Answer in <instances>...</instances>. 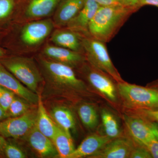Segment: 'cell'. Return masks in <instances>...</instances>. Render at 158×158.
<instances>
[{
    "instance_id": "23",
    "label": "cell",
    "mask_w": 158,
    "mask_h": 158,
    "mask_svg": "<svg viewBox=\"0 0 158 158\" xmlns=\"http://www.w3.org/2000/svg\"><path fill=\"white\" fill-rule=\"evenodd\" d=\"M79 117L83 125L87 128L93 129L98 124V115L95 108L92 105L82 104L78 108Z\"/></svg>"
},
{
    "instance_id": "30",
    "label": "cell",
    "mask_w": 158,
    "mask_h": 158,
    "mask_svg": "<svg viewBox=\"0 0 158 158\" xmlns=\"http://www.w3.org/2000/svg\"><path fill=\"white\" fill-rule=\"evenodd\" d=\"M140 145L135 147L134 148L130 157L131 158H152L151 155L144 146Z\"/></svg>"
},
{
    "instance_id": "3",
    "label": "cell",
    "mask_w": 158,
    "mask_h": 158,
    "mask_svg": "<svg viewBox=\"0 0 158 158\" xmlns=\"http://www.w3.org/2000/svg\"><path fill=\"white\" fill-rule=\"evenodd\" d=\"M138 10L121 4L100 6L90 22L88 33L106 43L113 38L128 19Z\"/></svg>"
},
{
    "instance_id": "27",
    "label": "cell",
    "mask_w": 158,
    "mask_h": 158,
    "mask_svg": "<svg viewBox=\"0 0 158 158\" xmlns=\"http://www.w3.org/2000/svg\"><path fill=\"white\" fill-rule=\"evenodd\" d=\"M5 156L8 158H25L27 156L21 148L7 142L5 148Z\"/></svg>"
},
{
    "instance_id": "18",
    "label": "cell",
    "mask_w": 158,
    "mask_h": 158,
    "mask_svg": "<svg viewBox=\"0 0 158 158\" xmlns=\"http://www.w3.org/2000/svg\"><path fill=\"white\" fill-rule=\"evenodd\" d=\"M25 138L31 147L41 157L59 156L52 140L43 134L36 126L31 130Z\"/></svg>"
},
{
    "instance_id": "15",
    "label": "cell",
    "mask_w": 158,
    "mask_h": 158,
    "mask_svg": "<svg viewBox=\"0 0 158 158\" xmlns=\"http://www.w3.org/2000/svg\"><path fill=\"white\" fill-rule=\"evenodd\" d=\"M135 147L129 139L119 137L113 139L90 158H130Z\"/></svg>"
},
{
    "instance_id": "34",
    "label": "cell",
    "mask_w": 158,
    "mask_h": 158,
    "mask_svg": "<svg viewBox=\"0 0 158 158\" xmlns=\"http://www.w3.org/2000/svg\"><path fill=\"white\" fill-rule=\"evenodd\" d=\"M7 141L5 138L0 135V157L5 156V148Z\"/></svg>"
},
{
    "instance_id": "17",
    "label": "cell",
    "mask_w": 158,
    "mask_h": 158,
    "mask_svg": "<svg viewBox=\"0 0 158 158\" xmlns=\"http://www.w3.org/2000/svg\"><path fill=\"white\" fill-rule=\"evenodd\" d=\"M100 6L94 0H85L83 8L69 23L66 27L78 32L83 36L89 35V24Z\"/></svg>"
},
{
    "instance_id": "1",
    "label": "cell",
    "mask_w": 158,
    "mask_h": 158,
    "mask_svg": "<svg viewBox=\"0 0 158 158\" xmlns=\"http://www.w3.org/2000/svg\"><path fill=\"white\" fill-rule=\"evenodd\" d=\"M55 28L52 18L16 23L0 45L14 55L35 53L42 48Z\"/></svg>"
},
{
    "instance_id": "35",
    "label": "cell",
    "mask_w": 158,
    "mask_h": 158,
    "mask_svg": "<svg viewBox=\"0 0 158 158\" xmlns=\"http://www.w3.org/2000/svg\"><path fill=\"white\" fill-rule=\"evenodd\" d=\"M8 118L9 117L7 115V112L4 110L2 107L0 105V122Z\"/></svg>"
},
{
    "instance_id": "31",
    "label": "cell",
    "mask_w": 158,
    "mask_h": 158,
    "mask_svg": "<svg viewBox=\"0 0 158 158\" xmlns=\"http://www.w3.org/2000/svg\"><path fill=\"white\" fill-rule=\"evenodd\" d=\"M140 1V0H118V2L123 6L135 8L138 10L137 6Z\"/></svg>"
},
{
    "instance_id": "26",
    "label": "cell",
    "mask_w": 158,
    "mask_h": 158,
    "mask_svg": "<svg viewBox=\"0 0 158 158\" xmlns=\"http://www.w3.org/2000/svg\"><path fill=\"white\" fill-rule=\"evenodd\" d=\"M15 95L11 90L0 86V105L6 112Z\"/></svg>"
},
{
    "instance_id": "32",
    "label": "cell",
    "mask_w": 158,
    "mask_h": 158,
    "mask_svg": "<svg viewBox=\"0 0 158 158\" xmlns=\"http://www.w3.org/2000/svg\"><path fill=\"white\" fill-rule=\"evenodd\" d=\"M145 6H152L158 8V0H140L137 8L138 9Z\"/></svg>"
},
{
    "instance_id": "14",
    "label": "cell",
    "mask_w": 158,
    "mask_h": 158,
    "mask_svg": "<svg viewBox=\"0 0 158 158\" xmlns=\"http://www.w3.org/2000/svg\"><path fill=\"white\" fill-rule=\"evenodd\" d=\"M85 0H61L52 19L56 28L65 27L81 11Z\"/></svg>"
},
{
    "instance_id": "2",
    "label": "cell",
    "mask_w": 158,
    "mask_h": 158,
    "mask_svg": "<svg viewBox=\"0 0 158 158\" xmlns=\"http://www.w3.org/2000/svg\"><path fill=\"white\" fill-rule=\"evenodd\" d=\"M43 77L46 96L67 97L84 93L87 87L75 69L37 54L35 58Z\"/></svg>"
},
{
    "instance_id": "11",
    "label": "cell",
    "mask_w": 158,
    "mask_h": 158,
    "mask_svg": "<svg viewBox=\"0 0 158 158\" xmlns=\"http://www.w3.org/2000/svg\"><path fill=\"white\" fill-rule=\"evenodd\" d=\"M124 119L130 135L139 145L144 146L151 138H158V127L155 123L139 116H125Z\"/></svg>"
},
{
    "instance_id": "24",
    "label": "cell",
    "mask_w": 158,
    "mask_h": 158,
    "mask_svg": "<svg viewBox=\"0 0 158 158\" xmlns=\"http://www.w3.org/2000/svg\"><path fill=\"white\" fill-rule=\"evenodd\" d=\"M101 117L106 135L112 139L119 137L121 131L115 116L109 111L103 110Z\"/></svg>"
},
{
    "instance_id": "36",
    "label": "cell",
    "mask_w": 158,
    "mask_h": 158,
    "mask_svg": "<svg viewBox=\"0 0 158 158\" xmlns=\"http://www.w3.org/2000/svg\"><path fill=\"white\" fill-rule=\"evenodd\" d=\"M10 54V53L9 51L0 45V59H3Z\"/></svg>"
},
{
    "instance_id": "8",
    "label": "cell",
    "mask_w": 158,
    "mask_h": 158,
    "mask_svg": "<svg viewBox=\"0 0 158 158\" xmlns=\"http://www.w3.org/2000/svg\"><path fill=\"white\" fill-rule=\"evenodd\" d=\"M37 110L31 109L22 116L10 117L0 122V135L5 138L25 137L36 126Z\"/></svg>"
},
{
    "instance_id": "33",
    "label": "cell",
    "mask_w": 158,
    "mask_h": 158,
    "mask_svg": "<svg viewBox=\"0 0 158 158\" xmlns=\"http://www.w3.org/2000/svg\"><path fill=\"white\" fill-rule=\"evenodd\" d=\"M100 6H110L118 4V0H94Z\"/></svg>"
},
{
    "instance_id": "19",
    "label": "cell",
    "mask_w": 158,
    "mask_h": 158,
    "mask_svg": "<svg viewBox=\"0 0 158 158\" xmlns=\"http://www.w3.org/2000/svg\"><path fill=\"white\" fill-rule=\"evenodd\" d=\"M112 138L106 135L94 134L85 138L69 158H81L91 156L101 149L107 143L112 141Z\"/></svg>"
},
{
    "instance_id": "7",
    "label": "cell",
    "mask_w": 158,
    "mask_h": 158,
    "mask_svg": "<svg viewBox=\"0 0 158 158\" xmlns=\"http://www.w3.org/2000/svg\"><path fill=\"white\" fill-rule=\"evenodd\" d=\"M60 1L22 0L16 23L52 18Z\"/></svg>"
},
{
    "instance_id": "16",
    "label": "cell",
    "mask_w": 158,
    "mask_h": 158,
    "mask_svg": "<svg viewBox=\"0 0 158 158\" xmlns=\"http://www.w3.org/2000/svg\"><path fill=\"white\" fill-rule=\"evenodd\" d=\"M22 0H0V44L16 23Z\"/></svg>"
},
{
    "instance_id": "9",
    "label": "cell",
    "mask_w": 158,
    "mask_h": 158,
    "mask_svg": "<svg viewBox=\"0 0 158 158\" xmlns=\"http://www.w3.org/2000/svg\"><path fill=\"white\" fill-rule=\"evenodd\" d=\"M78 70L94 89L110 100H116L117 88L111 77L92 67L87 61Z\"/></svg>"
},
{
    "instance_id": "21",
    "label": "cell",
    "mask_w": 158,
    "mask_h": 158,
    "mask_svg": "<svg viewBox=\"0 0 158 158\" xmlns=\"http://www.w3.org/2000/svg\"><path fill=\"white\" fill-rule=\"evenodd\" d=\"M50 115L56 124L66 132L71 134L74 130L76 121L71 110L63 105H56L52 108Z\"/></svg>"
},
{
    "instance_id": "37",
    "label": "cell",
    "mask_w": 158,
    "mask_h": 158,
    "mask_svg": "<svg viewBox=\"0 0 158 158\" xmlns=\"http://www.w3.org/2000/svg\"><path fill=\"white\" fill-rule=\"evenodd\" d=\"M152 88H155V89L158 90V84H157V85H156L155 86H153V87H152Z\"/></svg>"
},
{
    "instance_id": "29",
    "label": "cell",
    "mask_w": 158,
    "mask_h": 158,
    "mask_svg": "<svg viewBox=\"0 0 158 158\" xmlns=\"http://www.w3.org/2000/svg\"><path fill=\"white\" fill-rule=\"evenodd\" d=\"M144 146L147 148L152 158H158V138L154 137L151 138Z\"/></svg>"
},
{
    "instance_id": "12",
    "label": "cell",
    "mask_w": 158,
    "mask_h": 158,
    "mask_svg": "<svg viewBox=\"0 0 158 158\" xmlns=\"http://www.w3.org/2000/svg\"><path fill=\"white\" fill-rule=\"evenodd\" d=\"M0 86L13 92L33 105H37L38 94L34 93L22 84L0 62Z\"/></svg>"
},
{
    "instance_id": "22",
    "label": "cell",
    "mask_w": 158,
    "mask_h": 158,
    "mask_svg": "<svg viewBox=\"0 0 158 158\" xmlns=\"http://www.w3.org/2000/svg\"><path fill=\"white\" fill-rule=\"evenodd\" d=\"M52 140L60 158H69L75 149L71 134L59 127Z\"/></svg>"
},
{
    "instance_id": "4",
    "label": "cell",
    "mask_w": 158,
    "mask_h": 158,
    "mask_svg": "<svg viewBox=\"0 0 158 158\" xmlns=\"http://www.w3.org/2000/svg\"><path fill=\"white\" fill-rule=\"evenodd\" d=\"M0 62L29 90L38 94L44 78L35 59L10 54L0 59Z\"/></svg>"
},
{
    "instance_id": "5",
    "label": "cell",
    "mask_w": 158,
    "mask_h": 158,
    "mask_svg": "<svg viewBox=\"0 0 158 158\" xmlns=\"http://www.w3.org/2000/svg\"><path fill=\"white\" fill-rule=\"evenodd\" d=\"M86 61L92 67L104 73L117 83L124 81L113 65L105 43L90 35L82 39Z\"/></svg>"
},
{
    "instance_id": "28",
    "label": "cell",
    "mask_w": 158,
    "mask_h": 158,
    "mask_svg": "<svg viewBox=\"0 0 158 158\" xmlns=\"http://www.w3.org/2000/svg\"><path fill=\"white\" fill-rule=\"evenodd\" d=\"M139 116L149 121L158 124V107L150 109L138 110Z\"/></svg>"
},
{
    "instance_id": "10",
    "label": "cell",
    "mask_w": 158,
    "mask_h": 158,
    "mask_svg": "<svg viewBox=\"0 0 158 158\" xmlns=\"http://www.w3.org/2000/svg\"><path fill=\"white\" fill-rule=\"evenodd\" d=\"M40 55L46 59L79 69L86 62L85 54L47 43L41 49Z\"/></svg>"
},
{
    "instance_id": "13",
    "label": "cell",
    "mask_w": 158,
    "mask_h": 158,
    "mask_svg": "<svg viewBox=\"0 0 158 158\" xmlns=\"http://www.w3.org/2000/svg\"><path fill=\"white\" fill-rule=\"evenodd\" d=\"M83 37L80 33L65 27L55 28L48 40L54 45L84 54Z\"/></svg>"
},
{
    "instance_id": "20",
    "label": "cell",
    "mask_w": 158,
    "mask_h": 158,
    "mask_svg": "<svg viewBox=\"0 0 158 158\" xmlns=\"http://www.w3.org/2000/svg\"><path fill=\"white\" fill-rule=\"evenodd\" d=\"M36 126L43 134L52 140L58 126L47 112L42 101V96L38 94Z\"/></svg>"
},
{
    "instance_id": "25",
    "label": "cell",
    "mask_w": 158,
    "mask_h": 158,
    "mask_svg": "<svg viewBox=\"0 0 158 158\" xmlns=\"http://www.w3.org/2000/svg\"><path fill=\"white\" fill-rule=\"evenodd\" d=\"M31 104L22 98L15 95L7 111L8 117H15L25 114L32 109Z\"/></svg>"
},
{
    "instance_id": "6",
    "label": "cell",
    "mask_w": 158,
    "mask_h": 158,
    "mask_svg": "<svg viewBox=\"0 0 158 158\" xmlns=\"http://www.w3.org/2000/svg\"><path fill=\"white\" fill-rule=\"evenodd\" d=\"M117 92L129 106L138 109L158 107V90L123 81L117 83Z\"/></svg>"
}]
</instances>
